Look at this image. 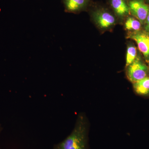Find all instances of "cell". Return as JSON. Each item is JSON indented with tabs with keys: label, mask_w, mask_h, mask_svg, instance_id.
<instances>
[{
	"label": "cell",
	"mask_w": 149,
	"mask_h": 149,
	"mask_svg": "<svg viewBox=\"0 0 149 149\" xmlns=\"http://www.w3.org/2000/svg\"><path fill=\"white\" fill-rule=\"evenodd\" d=\"M3 129L2 126H1V125H0V136H1V133ZM0 149H1V146H0Z\"/></svg>",
	"instance_id": "cell-12"
},
{
	"label": "cell",
	"mask_w": 149,
	"mask_h": 149,
	"mask_svg": "<svg viewBox=\"0 0 149 149\" xmlns=\"http://www.w3.org/2000/svg\"><path fill=\"white\" fill-rule=\"evenodd\" d=\"M128 1L130 14L141 24H145L149 13V5L146 0H128Z\"/></svg>",
	"instance_id": "cell-5"
},
{
	"label": "cell",
	"mask_w": 149,
	"mask_h": 149,
	"mask_svg": "<svg viewBox=\"0 0 149 149\" xmlns=\"http://www.w3.org/2000/svg\"><path fill=\"white\" fill-rule=\"evenodd\" d=\"M110 5L115 15L120 19H124L130 14L127 0H109Z\"/></svg>",
	"instance_id": "cell-6"
},
{
	"label": "cell",
	"mask_w": 149,
	"mask_h": 149,
	"mask_svg": "<svg viewBox=\"0 0 149 149\" xmlns=\"http://www.w3.org/2000/svg\"><path fill=\"white\" fill-rule=\"evenodd\" d=\"M133 89L137 94L143 96H149V77H146L133 84Z\"/></svg>",
	"instance_id": "cell-8"
},
{
	"label": "cell",
	"mask_w": 149,
	"mask_h": 149,
	"mask_svg": "<svg viewBox=\"0 0 149 149\" xmlns=\"http://www.w3.org/2000/svg\"><path fill=\"white\" fill-rule=\"evenodd\" d=\"M137 48L133 44H129L127 47L125 68L131 64L137 56Z\"/></svg>",
	"instance_id": "cell-10"
},
{
	"label": "cell",
	"mask_w": 149,
	"mask_h": 149,
	"mask_svg": "<svg viewBox=\"0 0 149 149\" xmlns=\"http://www.w3.org/2000/svg\"><path fill=\"white\" fill-rule=\"evenodd\" d=\"M145 30L149 32V13L146 19L145 22Z\"/></svg>",
	"instance_id": "cell-11"
},
{
	"label": "cell",
	"mask_w": 149,
	"mask_h": 149,
	"mask_svg": "<svg viewBox=\"0 0 149 149\" xmlns=\"http://www.w3.org/2000/svg\"><path fill=\"white\" fill-rule=\"evenodd\" d=\"M126 68V75L128 80L134 83L148 77L149 68L140 56Z\"/></svg>",
	"instance_id": "cell-2"
},
{
	"label": "cell",
	"mask_w": 149,
	"mask_h": 149,
	"mask_svg": "<svg viewBox=\"0 0 149 149\" xmlns=\"http://www.w3.org/2000/svg\"><path fill=\"white\" fill-rule=\"evenodd\" d=\"M88 133L86 118L80 114L72 132L64 140L54 145L52 149H89Z\"/></svg>",
	"instance_id": "cell-1"
},
{
	"label": "cell",
	"mask_w": 149,
	"mask_h": 149,
	"mask_svg": "<svg viewBox=\"0 0 149 149\" xmlns=\"http://www.w3.org/2000/svg\"><path fill=\"white\" fill-rule=\"evenodd\" d=\"M127 37L137 43L139 50L143 55L145 60L149 63V32L145 30L130 32Z\"/></svg>",
	"instance_id": "cell-4"
},
{
	"label": "cell",
	"mask_w": 149,
	"mask_h": 149,
	"mask_svg": "<svg viewBox=\"0 0 149 149\" xmlns=\"http://www.w3.org/2000/svg\"><path fill=\"white\" fill-rule=\"evenodd\" d=\"M92 15L96 25L102 30L111 29L116 23L115 15L105 8L96 9Z\"/></svg>",
	"instance_id": "cell-3"
},
{
	"label": "cell",
	"mask_w": 149,
	"mask_h": 149,
	"mask_svg": "<svg viewBox=\"0 0 149 149\" xmlns=\"http://www.w3.org/2000/svg\"><path fill=\"white\" fill-rule=\"evenodd\" d=\"M90 0H63L65 9L67 12L77 13L87 8Z\"/></svg>",
	"instance_id": "cell-7"
},
{
	"label": "cell",
	"mask_w": 149,
	"mask_h": 149,
	"mask_svg": "<svg viewBox=\"0 0 149 149\" xmlns=\"http://www.w3.org/2000/svg\"><path fill=\"white\" fill-rule=\"evenodd\" d=\"M142 24L140 21L134 17L128 16L124 23V27L126 30L130 32H136L141 30Z\"/></svg>",
	"instance_id": "cell-9"
},
{
	"label": "cell",
	"mask_w": 149,
	"mask_h": 149,
	"mask_svg": "<svg viewBox=\"0 0 149 149\" xmlns=\"http://www.w3.org/2000/svg\"><path fill=\"white\" fill-rule=\"evenodd\" d=\"M146 1L147 3L149 5V0H146Z\"/></svg>",
	"instance_id": "cell-13"
}]
</instances>
